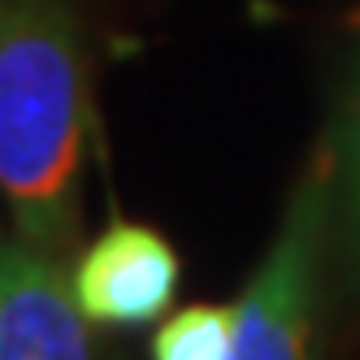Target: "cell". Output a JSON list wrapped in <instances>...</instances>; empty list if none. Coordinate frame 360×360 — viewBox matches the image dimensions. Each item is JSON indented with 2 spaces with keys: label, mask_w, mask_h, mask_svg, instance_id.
I'll use <instances>...</instances> for the list:
<instances>
[{
  "label": "cell",
  "mask_w": 360,
  "mask_h": 360,
  "mask_svg": "<svg viewBox=\"0 0 360 360\" xmlns=\"http://www.w3.org/2000/svg\"><path fill=\"white\" fill-rule=\"evenodd\" d=\"M87 161V53L61 0H0V200L18 239L70 256Z\"/></svg>",
  "instance_id": "6da1fadb"
},
{
  "label": "cell",
  "mask_w": 360,
  "mask_h": 360,
  "mask_svg": "<svg viewBox=\"0 0 360 360\" xmlns=\"http://www.w3.org/2000/svg\"><path fill=\"white\" fill-rule=\"evenodd\" d=\"M334 248V161L321 148L295 183L278 235L248 291L235 300V343L226 360H317V291Z\"/></svg>",
  "instance_id": "7a4b0ae2"
},
{
  "label": "cell",
  "mask_w": 360,
  "mask_h": 360,
  "mask_svg": "<svg viewBox=\"0 0 360 360\" xmlns=\"http://www.w3.org/2000/svg\"><path fill=\"white\" fill-rule=\"evenodd\" d=\"M183 282L174 243L148 221L113 217L74 261V295L91 326H148L169 313Z\"/></svg>",
  "instance_id": "3957f363"
},
{
  "label": "cell",
  "mask_w": 360,
  "mask_h": 360,
  "mask_svg": "<svg viewBox=\"0 0 360 360\" xmlns=\"http://www.w3.org/2000/svg\"><path fill=\"white\" fill-rule=\"evenodd\" d=\"M0 360H96L74 274L27 239H9L0 256Z\"/></svg>",
  "instance_id": "277c9868"
},
{
  "label": "cell",
  "mask_w": 360,
  "mask_h": 360,
  "mask_svg": "<svg viewBox=\"0 0 360 360\" xmlns=\"http://www.w3.org/2000/svg\"><path fill=\"white\" fill-rule=\"evenodd\" d=\"M326 148L334 161V256L343 282L360 291V65L343 91V109Z\"/></svg>",
  "instance_id": "5b68a950"
},
{
  "label": "cell",
  "mask_w": 360,
  "mask_h": 360,
  "mask_svg": "<svg viewBox=\"0 0 360 360\" xmlns=\"http://www.w3.org/2000/svg\"><path fill=\"white\" fill-rule=\"evenodd\" d=\"M235 304H187L152 334V360H226L235 343Z\"/></svg>",
  "instance_id": "8992f818"
},
{
  "label": "cell",
  "mask_w": 360,
  "mask_h": 360,
  "mask_svg": "<svg viewBox=\"0 0 360 360\" xmlns=\"http://www.w3.org/2000/svg\"><path fill=\"white\" fill-rule=\"evenodd\" d=\"M5 248H9V239H5V230H0V256H5Z\"/></svg>",
  "instance_id": "52a82bcc"
}]
</instances>
